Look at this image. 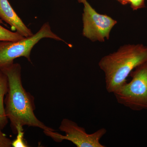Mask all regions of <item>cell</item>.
Returning <instances> with one entry per match:
<instances>
[{"mask_svg":"<svg viewBox=\"0 0 147 147\" xmlns=\"http://www.w3.org/2000/svg\"><path fill=\"white\" fill-rule=\"evenodd\" d=\"M8 90V80L7 76L1 70H0V127L3 129L8 123L4 105V98Z\"/></svg>","mask_w":147,"mask_h":147,"instance_id":"obj_8","label":"cell"},{"mask_svg":"<svg viewBox=\"0 0 147 147\" xmlns=\"http://www.w3.org/2000/svg\"><path fill=\"white\" fill-rule=\"evenodd\" d=\"M1 70L8 78V90L5 100V109L13 133H17V127L25 125L40 128L46 136L50 131H56L45 125L34 115V98L23 86L20 64L13 63Z\"/></svg>","mask_w":147,"mask_h":147,"instance_id":"obj_1","label":"cell"},{"mask_svg":"<svg viewBox=\"0 0 147 147\" xmlns=\"http://www.w3.org/2000/svg\"><path fill=\"white\" fill-rule=\"evenodd\" d=\"M59 129L65 133L63 135L56 132L52 139L56 142L67 140L77 147H105L100 144V140L107 132L106 129L100 128L92 134H88L86 129L79 126L75 122L64 119Z\"/></svg>","mask_w":147,"mask_h":147,"instance_id":"obj_6","label":"cell"},{"mask_svg":"<svg viewBox=\"0 0 147 147\" xmlns=\"http://www.w3.org/2000/svg\"><path fill=\"white\" fill-rule=\"evenodd\" d=\"M17 136L16 139L11 143V146L13 147H29L24 138V132L23 127L19 126L16 128Z\"/></svg>","mask_w":147,"mask_h":147,"instance_id":"obj_10","label":"cell"},{"mask_svg":"<svg viewBox=\"0 0 147 147\" xmlns=\"http://www.w3.org/2000/svg\"><path fill=\"white\" fill-rule=\"evenodd\" d=\"M147 61V46L125 44L115 52L102 57L98 66L105 75L107 92L114 93L127 82L131 71Z\"/></svg>","mask_w":147,"mask_h":147,"instance_id":"obj_2","label":"cell"},{"mask_svg":"<svg viewBox=\"0 0 147 147\" xmlns=\"http://www.w3.org/2000/svg\"><path fill=\"white\" fill-rule=\"evenodd\" d=\"M126 82L113 93L119 104L133 111L147 110V61L134 69Z\"/></svg>","mask_w":147,"mask_h":147,"instance_id":"obj_3","label":"cell"},{"mask_svg":"<svg viewBox=\"0 0 147 147\" xmlns=\"http://www.w3.org/2000/svg\"><path fill=\"white\" fill-rule=\"evenodd\" d=\"M0 19L9 24L24 37H28L34 34L13 10L8 0H0Z\"/></svg>","mask_w":147,"mask_h":147,"instance_id":"obj_7","label":"cell"},{"mask_svg":"<svg viewBox=\"0 0 147 147\" xmlns=\"http://www.w3.org/2000/svg\"><path fill=\"white\" fill-rule=\"evenodd\" d=\"M0 19V23H2ZM17 32H12L0 25V41H16L25 38Z\"/></svg>","mask_w":147,"mask_h":147,"instance_id":"obj_9","label":"cell"},{"mask_svg":"<svg viewBox=\"0 0 147 147\" xmlns=\"http://www.w3.org/2000/svg\"><path fill=\"white\" fill-rule=\"evenodd\" d=\"M77 1H78V2L80 3H83V4H84L87 2V0H77Z\"/></svg>","mask_w":147,"mask_h":147,"instance_id":"obj_13","label":"cell"},{"mask_svg":"<svg viewBox=\"0 0 147 147\" xmlns=\"http://www.w3.org/2000/svg\"><path fill=\"white\" fill-rule=\"evenodd\" d=\"M121 4L123 5H127V4H129L131 3V0H116Z\"/></svg>","mask_w":147,"mask_h":147,"instance_id":"obj_12","label":"cell"},{"mask_svg":"<svg viewBox=\"0 0 147 147\" xmlns=\"http://www.w3.org/2000/svg\"><path fill=\"white\" fill-rule=\"evenodd\" d=\"M2 129L0 127V147H11V142L9 138L7 137L5 134L2 131Z\"/></svg>","mask_w":147,"mask_h":147,"instance_id":"obj_11","label":"cell"},{"mask_svg":"<svg viewBox=\"0 0 147 147\" xmlns=\"http://www.w3.org/2000/svg\"><path fill=\"white\" fill-rule=\"evenodd\" d=\"M82 14V35L92 42H103L110 38V32L117 21L106 14L98 13L88 1Z\"/></svg>","mask_w":147,"mask_h":147,"instance_id":"obj_5","label":"cell"},{"mask_svg":"<svg viewBox=\"0 0 147 147\" xmlns=\"http://www.w3.org/2000/svg\"><path fill=\"white\" fill-rule=\"evenodd\" d=\"M43 38H50L63 42L64 40L53 32L49 23L43 24L36 33L16 41H0V70L13 63L15 59L21 57L26 58L31 63V52L34 45Z\"/></svg>","mask_w":147,"mask_h":147,"instance_id":"obj_4","label":"cell"}]
</instances>
